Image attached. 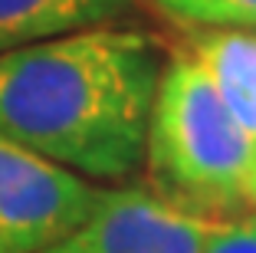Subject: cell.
Returning a JSON list of instances; mask_svg holds the SVG:
<instances>
[{"instance_id":"cell-1","label":"cell","mask_w":256,"mask_h":253,"mask_svg":"<svg viewBox=\"0 0 256 253\" xmlns=\"http://www.w3.org/2000/svg\"><path fill=\"white\" fill-rule=\"evenodd\" d=\"M161 69L158 40L115 23L0 53V135L89 181H125L144 161Z\"/></svg>"},{"instance_id":"cell-2","label":"cell","mask_w":256,"mask_h":253,"mask_svg":"<svg viewBox=\"0 0 256 253\" xmlns=\"http://www.w3.org/2000/svg\"><path fill=\"white\" fill-rule=\"evenodd\" d=\"M253 138L217 96L214 82L184 50L161 69L151 109L144 161L154 197L204 217L230 220L246 207Z\"/></svg>"},{"instance_id":"cell-3","label":"cell","mask_w":256,"mask_h":253,"mask_svg":"<svg viewBox=\"0 0 256 253\" xmlns=\"http://www.w3.org/2000/svg\"><path fill=\"white\" fill-rule=\"evenodd\" d=\"M106 187L0 135V253H40L102 204Z\"/></svg>"},{"instance_id":"cell-4","label":"cell","mask_w":256,"mask_h":253,"mask_svg":"<svg viewBox=\"0 0 256 253\" xmlns=\"http://www.w3.org/2000/svg\"><path fill=\"white\" fill-rule=\"evenodd\" d=\"M214 220L184 214L142 187L106 191L86 223L40 253H200Z\"/></svg>"},{"instance_id":"cell-5","label":"cell","mask_w":256,"mask_h":253,"mask_svg":"<svg viewBox=\"0 0 256 253\" xmlns=\"http://www.w3.org/2000/svg\"><path fill=\"white\" fill-rule=\"evenodd\" d=\"M184 53L207 73L217 96L256 145V30L194 27Z\"/></svg>"},{"instance_id":"cell-6","label":"cell","mask_w":256,"mask_h":253,"mask_svg":"<svg viewBox=\"0 0 256 253\" xmlns=\"http://www.w3.org/2000/svg\"><path fill=\"white\" fill-rule=\"evenodd\" d=\"M135 10V0H0V53L112 27Z\"/></svg>"},{"instance_id":"cell-7","label":"cell","mask_w":256,"mask_h":253,"mask_svg":"<svg viewBox=\"0 0 256 253\" xmlns=\"http://www.w3.org/2000/svg\"><path fill=\"white\" fill-rule=\"evenodd\" d=\"M190 27H256V0H154Z\"/></svg>"},{"instance_id":"cell-8","label":"cell","mask_w":256,"mask_h":253,"mask_svg":"<svg viewBox=\"0 0 256 253\" xmlns=\"http://www.w3.org/2000/svg\"><path fill=\"white\" fill-rule=\"evenodd\" d=\"M200 253H256V214L214 220Z\"/></svg>"},{"instance_id":"cell-9","label":"cell","mask_w":256,"mask_h":253,"mask_svg":"<svg viewBox=\"0 0 256 253\" xmlns=\"http://www.w3.org/2000/svg\"><path fill=\"white\" fill-rule=\"evenodd\" d=\"M246 207H256V151H253V161H250V171H246Z\"/></svg>"}]
</instances>
